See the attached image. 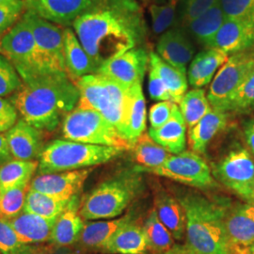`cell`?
Masks as SVG:
<instances>
[{
	"mask_svg": "<svg viewBox=\"0 0 254 254\" xmlns=\"http://www.w3.org/2000/svg\"><path fill=\"white\" fill-rule=\"evenodd\" d=\"M73 27L98 69L109 60L143 46L147 37L143 10L136 0H93Z\"/></svg>",
	"mask_w": 254,
	"mask_h": 254,
	"instance_id": "6da1fadb",
	"label": "cell"
},
{
	"mask_svg": "<svg viewBox=\"0 0 254 254\" xmlns=\"http://www.w3.org/2000/svg\"><path fill=\"white\" fill-rule=\"evenodd\" d=\"M79 90L67 73H51L23 81L9 99L21 119L43 132H52L76 108Z\"/></svg>",
	"mask_w": 254,
	"mask_h": 254,
	"instance_id": "7a4b0ae2",
	"label": "cell"
},
{
	"mask_svg": "<svg viewBox=\"0 0 254 254\" xmlns=\"http://www.w3.org/2000/svg\"><path fill=\"white\" fill-rule=\"evenodd\" d=\"M177 199L186 212V245L199 254H231L224 223L226 208L195 192Z\"/></svg>",
	"mask_w": 254,
	"mask_h": 254,
	"instance_id": "3957f363",
	"label": "cell"
},
{
	"mask_svg": "<svg viewBox=\"0 0 254 254\" xmlns=\"http://www.w3.org/2000/svg\"><path fill=\"white\" fill-rule=\"evenodd\" d=\"M141 174L134 168L102 182L82 201L81 218L88 221L120 217L144 190Z\"/></svg>",
	"mask_w": 254,
	"mask_h": 254,
	"instance_id": "277c9868",
	"label": "cell"
},
{
	"mask_svg": "<svg viewBox=\"0 0 254 254\" xmlns=\"http://www.w3.org/2000/svg\"><path fill=\"white\" fill-rule=\"evenodd\" d=\"M75 84L80 93L76 107L99 112L127 139L131 88L100 73L85 75L77 79Z\"/></svg>",
	"mask_w": 254,
	"mask_h": 254,
	"instance_id": "5b68a950",
	"label": "cell"
},
{
	"mask_svg": "<svg viewBox=\"0 0 254 254\" xmlns=\"http://www.w3.org/2000/svg\"><path fill=\"white\" fill-rule=\"evenodd\" d=\"M125 152L109 146L93 145L67 139H56L44 148L38 174L64 173L108 163Z\"/></svg>",
	"mask_w": 254,
	"mask_h": 254,
	"instance_id": "8992f818",
	"label": "cell"
},
{
	"mask_svg": "<svg viewBox=\"0 0 254 254\" xmlns=\"http://www.w3.org/2000/svg\"><path fill=\"white\" fill-rule=\"evenodd\" d=\"M63 135L67 140L86 144L132 149L116 127L93 109L76 107L69 112L63 121Z\"/></svg>",
	"mask_w": 254,
	"mask_h": 254,
	"instance_id": "52a82bcc",
	"label": "cell"
},
{
	"mask_svg": "<svg viewBox=\"0 0 254 254\" xmlns=\"http://www.w3.org/2000/svg\"><path fill=\"white\" fill-rule=\"evenodd\" d=\"M0 53L13 64L23 81L46 73H56L46 64L23 18L0 38Z\"/></svg>",
	"mask_w": 254,
	"mask_h": 254,
	"instance_id": "ba28073f",
	"label": "cell"
},
{
	"mask_svg": "<svg viewBox=\"0 0 254 254\" xmlns=\"http://www.w3.org/2000/svg\"><path fill=\"white\" fill-rule=\"evenodd\" d=\"M140 173H154L157 176L169 178L196 189H208L215 185L211 169L200 154L185 151L172 154L165 163L154 169L135 168Z\"/></svg>",
	"mask_w": 254,
	"mask_h": 254,
	"instance_id": "9c48e42d",
	"label": "cell"
},
{
	"mask_svg": "<svg viewBox=\"0 0 254 254\" xmlns=\"http://www.w3.org/2000/svg\"><path fill=\"white\" fill-rule=\"evenodd\" d=\"M213 173L245 202L254 203V160L247 150L229 153L215 165Z\"/></svg>",
	"mask_w": 254,
	"mask_h": 254,
	"instance_id": "30bf717a",
	"label": "cell"
},
{
	"mask_svg": "<svg viewBox=\"0 0 254 254\" xmlns=\"http://www.w3.org/2000/svg\"><path fill=\"white\" fill-rule=\"evenodd\" d=\"M254 69V53L248 51L230 55L215 74L207 93L212 109L223 111L232 94Z\"/></svg>",
	"mask_w": 254,
	"mask_h": 254,
	"instance_id": "8fae6325",
	"label": "cell"
},
{
	"mask_svg": "<svg viewBox=\"0 0 254 254\" xmlns=\"http://www.w3.org/2000/svg\"><path fill=\"white\" fill-rule=\"evenodd\" d=\"M22 18L29 27L49 68L56 73H67L64 61V27L28 9Z\"/></svg>",
	"mask_w": 254,
	"mask_h": 254,
	"instance_id": "7c38bea8",
	"label": "cell"
},
{
	"mask_svg": "<svg viewBox=\"0 0 254 254\" xmlns=\"http://www.w3.org/2000/svg\"><path fill=\"white\" fill-rule=\"evenodd\" d=\"M149 56L144 46L133 48L102 64L96 73L131 88L136 84H142L149 64Z\"/></svg>",
	"mask_w": 254,
	"mask_h": 254,
	"instance_id": "4fadbf2b",
	"label": "cell"
},
{
	"mask_svg": "<svg viewBox=\"0 0 254 254\" xmlns=\"http://www.w3.org/2000/svg\"><path fill=\"white\" fill-rule=\"evenodd\" d=\"M91 169L39 174L30 182L31 190L63 200H72L81 191Z\"/></svg>",
	"mask_w": 254,
	"mask_h": 254,
	"instance_id": "5bb4252c",
	"label": "cell"
},
{
	"mask_svg": "<svg viewBox=\"0 0 254 254\" xmlns=\"http://www.w3.org/2000/svg\"><path fill=\"white\" fill-rule=\"evenodd\" d=\"M225 231L231 254H236L254 242V203H238L226 208Z\"/></svg>",
	"mask_w": 254,
	"mask_h": 254,
	"instance_id": "9a60e30c",
	"label": "cell"
},
{
	"mask_svg": "<svg viewBox=\"0 0 254 254\" xmlns=\"http://www.w3.org/2000/svg\"><path fill=\"white\" fill-rule=\"evenodd\" d=\"M254 46V19L227 18L208 47L218 48L230 56L248 51Z\"/></svg>",
	"mask_w": 254,
	"mask_h": 254,
	"instance_id": "2e32d148",
	"label": "cell"
},
{
	"mask_svg": "<svg viewBox=\"0 0 254 254\" xmlns=\"http://www.w3.org/2000/svg\"><path fill=\"white\" fill-rule=\"evenodd\" d=\"M156 52L164 62L187 73L188 64L195 53V46L182 27H175L165 31L160 36Z\"/></svg>",
	"mask_w": 254,
	"mask_h": 254,
	"instance_id": "e0dca14e",
	"label": "cell"
},
{
	"mask_svg": "<svg viewBox=\"0 0 254 254\" xmlns=\"http://www.w3.org/2000/svg\"><path fill=\"white\" fill-rule=\"evenodd\" d=\"M5 136L14 159L25 161L40 159L45 148L43 131L30 126L23 119H19L16 125L5 133Z\"/></svg>",
	"mask_w": 254,
	"mask_h": 254,
	"instance_id": "ac0fdd59",
	"label": "cell"
},
{
	"mask_svg": "<svg viewBox=\"0 0 254 254\" xmlns=\"http://www.w3.org/2000/svg\"><path fill=\"white\" fill-rule=\"evenodd\" d=\"M93 0H25L26 8L62 27L74 20L90 7Z\"/></svg>",
	"mask_w": 254,
	"mask_h": 254,
	"instance_id": "d6986e66",
	"label": "cell"
},
{
	"mask_svg": "<svg viewBox=\"0 0 254 254\" xmlns=\"http://www.w3.org/2000/svg\"><path fill=\"white\" fill-rule=\"evenodd\" d=\"M132 213L124 217L107 220H88L85 222L78 242L81 249L101 252L110 238L129 221L134 219Z\"/></svg>",
	"mask_w": 254,
	"mask_h": 254,
	"instance_id": "ffe728a7",
	"label": "cell"
},
{
	"mask_svg": "<svg viewBox=\"0 0 254 254\" xmlns=\"http://www.w3.org/2000/svg\"><path fill=\"white\" fill-rule=\"evenodd\" d=\"M148 252L143 224L136 218L121 228L101 251L105 254H145Z\"/></svg>",
	"mask_w": 254,
	"mask_h": 254,
	"instance_id": "44dd1931",
	"label": "cell"
},
{
	"mask_svg": "<svg viewBox=\"0 0 254 254\" xmlns=\"http://www.w3.org/2000/svg\"><path fill=\"white\" fill-rule=\"evenodd\" d=\"M64 61L66 72L73 81L97 73L98 67L82 46L71 27H64Z\"/></svg>",
	"mask_w": 254,
	"mask_h": 254,
	"instance_id": "7402d4cb",
	"label": "cell"
},
{
	"mask_svg": "<svg viewBox=\"0 0 254 254\" xmlns=\"http://www.w3.org/2000/svg\"><path fill=\"white\" fill-rule=\"evenodd\" d=\"M85 222L79 214L77 198L70 201L68 207L56 219L50 241L58 248H66L78 242Z\"/></svg>",
	"mask_w": 254,
	"mask_h": 254,
	"instance_id": "603a6c76",
	"label": "cell"
},
{
	"mask_svg": "<svg viewBox=\"0 0 254 254\" xmlns=\"http://www.w3.org/2000/svg\"><path fill=\"white\" fill-rule=\"evenodd\" d=\"M230 56L224 51L208 47L192 60L189 69V81L193 89H201L208 85L218 69L227 62Z\"/></svg>",
	"mask_w": 254,
	"mask_h": 254,
	"instance_id": "cb8c5ba5",
	"label": "cell"
},
{
	"mask_svg": "<svg viewBox=\"0 0 254 254\" xmlns=\"http://www.w3.org/2000/svg\"><path fill=\"white\" fill-rule=\"evenodd\" d=\"M55 221L56 219H47L26 212L9 220L19 239L27 245L49 242Z\"/></svg>",
	"mask_w": 254,
	"mask_h": 254,
	"instance_id": "d4e9b609",
	"label": "cell"
},
{
	"mask_svg": "<svg viewBox=\"0 0 254 254\" xmlns=\"http://www.w3.org/2000/svg\"><path fill=\"white\" fill-rule=\"evenodd\" d=\"M187 124L179 107L176 106L171 119L157 129L149 130V135L170 154H181L187 147Z\"/></svg>",
	"mask_w": 254,
	"mask_h": 254,
	"instance_id": "484cf974",
	"label": "cell"
},
{
	"mask_svg": "<svg viewBox=\"0 0 254 254\" xmlns=\"http://www.w3.org/2000/svg\"><path fill=\"white\" fill-rule=\"evenodd\" d=\"M227 126V113L212 109L200 122L190 129L189 143L192 152L204 154L210 141Z\"/></svg>",
	"mask_w": 254,
	"mask_h": 254,
	"instance_id": "4316f807",
	"label": "cell"
},
{
	"mask_svg": "<svg viewBox=\"0 0 254 254\" xmlns=\"http://www.w3.org/2000/svg\"><path fill=\"white\" fill-rule=\"evenodd\" d=\"M154 210L160 221L172 234L174 240L181 241L186 236V212L178 199L160 192L154 199Z\"/></svg>",
	"mask_w": 254,
	"mask_h": 254,
	"instance_id": "83f0119b",
	"label": "cell"
},
{
	"mask_svg": "<svg viewBox=\"0 0 254 254\" xmlns=\"http://www.w3.org/2000/svg\"><path fill=\"white\" fill-rule=\"evenodd\" d=\"M226 19L220 1H218L199 17L180 27L187 32L191 40L207 48Z\"/></svg>",
	"mask_w": 254,
	"mask_h": 254,
	"instance_id": "f1b7e54d",
	"label": "cell"
},
{
	"mask_svg": "<svg viewBox=\"0 0 254 254\" xmlns=\"http://www.w3.org/2000/svg\"><path fill=\"white\" fill-rule=\"evenodd\" d=\"M149 65L162 78L164 83L171 92L173 103L179 104L183 96L187 93L189 83L187 73H184L177 68L167 64L154 52L149 56Z\"/></svg>",
	"mask_w": 254,
	"mask_h": 254,
	"instance_id": "f546056e",
	"label": "cell"
},
{
	"mask_svg": "<svg viewBox=\"0 0 254 254\" xmlns=\"http://www.w3.org/2000/svg\"><path fill=\"white\" fill-rule=\"evenodd\" d=\"M146 116V103L142 92V84H136L131 87V101L127 122V139L132 146V149L136 139L145 133Z\"/></svg>",
	"mask_w": 254,
	"mask_h": 254,
	"instance_id": "4dcf8cb0",
	"label": "cell"
},
{
	"mask_svg": "<svg viewBox=\"0 0 254 254\" xmlns=\"http://www.w3.org/2000/svg\"><path fill=\"white\" fill-rule=\"evenodd\" d=\"M39 161L12 159L0 167V192L27 185L38 171Z\"/></svg>",
	"mask_w": 254,
	"mask_h": 254,
	"instance_id": "1f68e13d",
	"label": "cell"
},
{
	"mask_svg": "<svg viewBox=\"0 0 254 254\" xmlns=\"http://www.w3.org/2000/svg\"><path fill=\"white\" fill-rule=\"evenodd\" d=\"M132 150L135 160L141 169L158 168L172 156V154L154 141L149 133H143L139 136Z\"/></svg>",
	"mask_w": 254,
	"mask_h": 254,
	"instance_id": "d6a6232c",
	"label": "cell"
},
{
	"mask_svg": "<svg viewBox=\"0 0 254 254\" xmlns=\"http://www.w3.org/2000/svg\"><path fill=\"white\" fill-rule=\"evenodd\" d=\"M71 200L59 199L30 190L27 193L23 212L47 219H57L68 207Z\"/></svg>",
	"mask_w": 254,
	"mask_h": 254,
	"instance_id": "836d02e7",
	"label": "cell"
},
{
	"mask_svg": "<svg viewBox=\"0 0 254 254\" xmlns=\"http://www.w3.org/2000/svg\"><path fill=\"white\" fill-rule=\"evenodd\" d=\"M148 250L154 254H163L174 248V238L153 209L143 223Z\"/></svg>",
	"mask_w": 254,
	"mask_h": 254,
	"instance_id": "e575fe53",
	"label": "cell"
},
{
	"mask_svg": "<svg viewBox=\"0 0 254 254\" xmlns=\"http://www.w3.org/2000/svg\"><path fill=\"white\" fill-rule=\"evenodd\" d=\"M178 105L187 127L190 129L196 126L212 109L205 91L202 89L187 91Z\"/></svg>",
	"mask_w": 254,
	"mask_h": 254,
	"instance_id": "d590c367",
	"label": "cell"
},
{
	"mask_svg": "<svg viewBox=\"0 0 254 254\" xmlns=\"http://www.w3.org/2000/svg\"><path fill=\"white\" fill-rule=\"evenodd\" d=\"M30 183L0 192V218L10 220L19 216L25 207Z\"/></svg>",
	"mask_w": 254,
	"mask_h": 254,
	"instance_id": "8d00e7d4",
	"label": "cell"
},
{
	"mask_svg": "<svg viewBox=\"0 0 254 254\" xmlns=\"http://www.w3.org/2000/svg\"><path fill=\"white\" fill-rule=\"evenodd\" d=\"M254 108V69L228 100L224 112L242 113Z\"/></svg>",
	"mask_w": 254,
	"mask_h": 254,
	"instance_id": "74e56055",
	"label": "cell"
},
{
	"mask_svg": "<svg viewBox=\"0 0 254 254\" xmlns=\"http://www.w3.org/2000/svg\"><path fill=\"white\" fill-rule=\"evenodd\" d=\"M35 245L24 244L8 220L0 218V254H34Z\"/></svg>",
	"mask_w": 254,
	"mask_h": 254,
	"instance_id": "f35d334b",
	"label": "cell"
},
{
	"mask_svg": "<svg viewBox=\"0 0 254 254\" xmlns=\"http://www.w3.org/2000/svg\"><path fill=\"white\" fill-rule=\"evenodd\" d=\"M180 0H169L163 5L153 4L149 7L152 27L155 34H163L173 26L179 8Z\"/></svg>",
	"mask_w": 254,
	"mask_h": 254,
	"instance_id": "ab89813d",
	"label": "cell"
},
{
	"mask_svg": "<svg viewBox=\"0 0 254 254\" xmlns=\"http://www.w3.org/2000/svg\"><path fill=\"white\" fill-rule=\"evenodd\" d=\"M23 84L13 64L0 53V97H9L18 91Z\"/></svg>",
	"mask_w": 254,
	"mask_h": 254,
	"instance_id": "60d3db41",
	"label": "cell"
},
{
	"mask_svg": "<svg viewBox=\"0 0 254 254\" xmlns=\"http://www.w3.org/2000/svg\"><path fill=\"white\" fill-rule=\"evenodd\" d=\"M26 10L25 0L0 2V37L22 19Z\"/></svg>",
	"mask_w": 254,
	"mask_h": 254,
	"instance_id": "b9f144b4",
	"label": "cell"
},
{
	"mask_svg": "<svg viewBox=\"0 0 254 254\" xmlns=\"http://www.w3.org/2000/svg\"><path fill=\"white\" fill-rule=\"evenodd\" d=\"M218 1L219 0H180L176 22L177 27H183L199 17Z\"/></svg>",
	"mask_w": 254,
	"mask_h": 254,
	"instance_id": "7bdbcfd3",
	"label": "cell"
},
{
	"mask_svg": "<svg viewBox=\"0 0 254 254\" xmlns=\"http://www.w3.org/2000/svg\"><path fill=\"white\" fill-rule=\"evenodd\" d=\"M228 19H254V0H219Z\"/></svg>",
	"mask_w": 254,
	"mask_h": 254,
	"instance_id": "ee69618b",
	"label": "cell"
},
{
	"mask_svg": "<svg viewBox=\"0 0 254 254\" xmlns=\"http://www.w3.org/2000/svg\"><path fill=\"white\" fill-rule=\"evenodd\" d=\"M177 104L173 101H162L154 104L149 111V122L152 129H157L171 119Z\"/></svg>",
	"mask_w": 254,
	"mask_h": 254,
	"instance_id": "f6af8a7d",
	"label": "cell"
},
{
	"mask_svg": "<svg viewBox=\"0 0 254 254\" xmlns=\"http://www.w3.org/2000/svg\"><path fill=\"white\" fill-rule=\"evenodd\" d=\"M148 75V91L150 97L154 101H173L171 92L158 73L149 65Z\"/></svg>",
	"mask_w": 254,
	"mask_h": 254,
	"instance_id": "bcb514c9",
	"label": "cell"
},
{
	"mask_svg": "<svg viewBox=\"0 0 254 254\" xmlns=\"http://www.w3.org/2000/svg\"><path fill=\"white\" fill-rule=\"evenodd\" d=\"M19 112L9 99L0 97V133L5 134L16 125Z\"/></svg>",
	"mask_w": 254,
	"mask_h": 254,
	"instance_id": "7dc6e473",
	"label": "cell"
},
{
	"mask_svg": "<svg viewBox=\"0 0 254 254\" xmlns=\"http://www.w3.org/2000/svg\"><path fill=\"white\" fill-rule=\"evenodd\" d=\"M13 158L5 134L0 133V167L11 161Z\"/></svg>",
	"mask_w": 254,
	"mask_h": 254,
	"instance_id": "c3c4849f",
	"label": "cell"
},
{
	"mask_svg": "<svg viewBox=\"0 0 254 254\" xmlns=\"http://www.w3.org/2000/svg\"><path fill=\"white\" fill-rule=\"evenodd\" d=\"M245 136L248 145L254 154V119L247 124L245 127Z\"/></svg>",
	"mask_w": 254,
	"mask_h": 254,
	"instance_id": "681fc988",
	"label": "cell"
},
{
	"mask_svg": "<svg viewBox=\"0 0 254 254\" xmlns=\"http://www.w3.org/2000/svg\"><path fill=\"white\" fill-rule=\"evenodd\" d=\"M236 254H254V242L245 249L239 251Z\"/></svg>",
	"mask_w": 254,
	"mask_h": 254,
	"instance_id": "f907efd6",
	"label": "cell"
},
{
	"mask_svg": "<svg viewBox=\"0 0 254 254\" xmlns=\"http://www.w3.org/2000/svg\"><path fill=\"white\" fill-rule=\"evenodd\" d=\"M180 249H181V254H199L195 253L194 251H192L186 244L184 246L180 245Z\"/></svg>",
	"mask_w": 254,
	"mask_h": 254,
	"instance_id": "816d5d0a",
	"label": "cell"
},
{
	"mask_svg": "<svg viewBox=\"0 0 254 254\" xmlns=\"http://www.w3.org/2000/svg\"><path fill=\"white\" fill-rule=\"evenodd\" d=\"M163 254H181V249H180V245H175L174 248L172 249L171 251H169L168 253Z\"/></svg>",
	"mask_w": 254,
	"mask_h": 254,
	"instance_id": "f5cc1de1",
	"label": "cell"
},
{
	"mask_svg": "<svg viewBox=\"0 0 254 254\" xmlns=\"http://www.w3.org/2000/svg\"><path fill=\"white\" fill-rule=\"evenodd\" d=\"M53 254H73V253H70V252H65V251H58Z\"/></svg>",
	"mask_w": 254,
	"mask_h": 254,
	"instance_id": "db71d44e",
	"label": "cell"
},
{
	"mask_svg": "<svg viewBox=\"0 0 254 254\" xmlns=\"http://www.w3.org/2000/svg\"><path fill=\"white\" fill-rule=\"evenodd\" d=\"M34 254H47L46 253H43V252H40V251H38L37 253H35Z\"/></svg>",
	"mask_w": 254,
	"mask_h": 254,
	"instance_id": "11a10c76",
	"label": "cell"
},
{
	"mask_svg": "<svg viewBox=\"0 0 254 254\" xmlns=\"http://www.w3.org/2000/svg\"><path fill=\"white\" fill-rule=\"evenodd\" d=\"M3 1H7V0H0V2H3Z\"/></svg>",
	"mask_w": 254,
	"mask_h": 254,
	"instance_id": "9f6ffc18",
	"label": "cell"
},
{
	"mask_svg": "<svg viewBox=\"0 0 254 254\" xmlns=\"http://www.w3.org/2000/svg\"><path fill=\"white\" fill-rule=\"evenodd\" d=\"M0 38H1V37H0Z\"/></svg>",
	"mask_w": 254,
	"mask_h": 254,
	"instance_id": "6f0895ef",
	"label": "cell"
}]
</instances>
